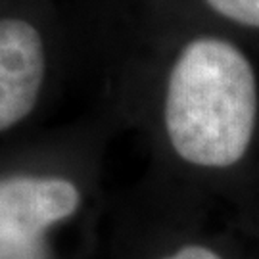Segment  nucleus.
<instances>
[{"instance_id":"obj_1","label":"nucleus","mask_w":259,"mask_h":259,"mask_svg":"<svg viewBox=\"0 0 259 259\" xmlns=\"http://www.w3.org/2000/svg\"><path fill=\"white\" fill-rule=\"evenodd\" d=\"M257 123V81L250 60L219 37L190 38L169 65L161 125L171 152L202 169L236 165Z\"/></svg>"},{"instance_id":"obj_2","label":"nucleus","mask_w":259,"mask_h":259,"mask_svg":"<svg viewBox=\"0 0 259 259\" xmlns=\"http://www.w3.org/2000/svg\"><path fill=\"white\" fill-rule=\"evenodd\" d=\"M84 204L60 140L38 131L0 146V259H50L48 236Z\"/></svg>"},{"instance_id":"obj_3","label":"nucleus","mask_w":259,"mask_h":259,"mask_svg":"<svg viewBox=\"0 0 259 259\" xmlns=\"http://www.w3.org/2000/svg\"><path fill=\"white\" fill-rule=\"evenodd\" d=\"M60 65V18L42 0H8L0 10V146L42 131Z\"/></svg>"},{"instance_id":"obj_4","label":"nucleus","mask_w":259,"mask_h":259,"mask_svg":"<svg viewBox=\"0 0 259 259\" xmlns=\"http://www.w3.org/2000/svg\"><path fill=\"white\" fill-rule=\"evenodd\" d=\"M217 16L236 25L259 29V0H204Z\"/></svg>"},{"instance_id":"obj_5","label":"nucleus","mask_w":259,"mask_h":259,"mask_svg":"<svg viewBox=\"0 0 259 259\" xmlns=\"http://www.w3.org/2000/svg\"><path fill=\"white\" fill-rule=\"evenodd\" d=\"M159 259H223L213 248H207L204 244H185L181 248L173 250Z\"/></svg>"}]
</instances>
